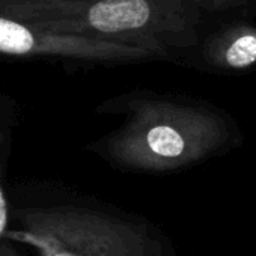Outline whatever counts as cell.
I'll list each match as a JSON object with an SVG mask.
<instances>
[{
	"label": "cell",
	"instance_id": "cell-1",
	"mask_svg": "<svg viewBox=\"0 0 256 256\" xmlns=\"http://www.w3.org/2000/svg\"><path fill=\"white\" fill-rule=\"evenodd\" d=\"M11 204L6 238L38 250L40 256H160V244L145 226L68 204Z\"/></svg>",
	"mask_w": 256,
	"mask_h": 256
},
{
	"label": "cell",
	"instance_id": "cell-2",
	"mask_svg": "<svg viewBox=\"0 0 256 256\" xmlns=\"http://www.w3.org/2000/svg\"><path fill=\"white\" fill-rule=\"evenodd\" d=\"M224 139L218 116L174 104H148L108 138L104 150L119 166L164 172L206 157Z\"/></svg>",
	"mask_w": 256,
	"mask_h": 256
},
{
	"label": "cell",
	"instance_id": "cell-3",
	"mask_svg": "<svg viewBox=\"0 0 256 256\" xmlns=\"http://www.w3.org/2000/svg\"><path fill=\"white\" fill-rule=\"evenodd\" d=\"M148 18L150 6L145 0H100L86 12L88 24L104 34L139 29Z\"/></svg>",
	"mask_w": 256,
	"mask_h": 256
},
{
	"label": "cell",
	"instance_id": "cell-4",
	"mask_svg": "<svg viewBox=\"0 0 256 256\" xmlns=\"http://www.w3.org/2000/svg\"><path fill=\"white\" fill-rule=\"evenodd\" d=\"M226 62L232 68H244L256 62V36L238 38L226 52Z\"/></svg>",
	"mask_w": 256,
	"mask_h": 256
},
{
	"label": "cell",
	"instance_id": "cell-5",
	"mask_svg": "<svg viewBox=\"0 0 256 256\" xmlns=\"http://www.w3.org/2000/svg\"><path fill=\"white\" fill-rule=\"evenodd\" d=\"M17 116H18L17 101L12 96L0 90V124H6L12 126L14 124H17Z\"/></svg>",
	"mask_w": 256,
	"mask_h": 256
},
{
	"label": "cell",
	"instance_id": "cell-6",
	"mask_svg": "<svg viewBox=\"0 0 256 256\" xmlns=\"http://www.w3.org/2000/svg\"><path fill=\"white\" fill-rule=\"evenodd\" d=\"M11 226V204L10 196L5 192L0 180V241L6 238V234Z\"/></svg>",
	"mask_w": 256,
	"mask_h": 256
},
{
	"label": "cell",
	"instance_id": "cell-7",
	"mask_svg": "<svg viewBox=\"0 0 256 256\" xmlns=\"http://www.w3.org/2000/svg\"><path fill=\"white\" fill-rule=\"evenodd\" d=\"M11 125L0 124V174L8 160L11 145H12V130Z\"/></svg>",
	"mask_w": 256,
	"mask_h": 256
},
{
	"label": "cell",
	"instance_id": "cell-8",
	"mask_svg": "<svg viewBox=\"0 0 256 256\" xmlns=\"http://www.w3.org/2000/svg\"><path fill=\"white\" fill-rule=\"evenodd\" d=\"M0 256H22L14 241L5 238L0 241Z\"/></svg>",
	"mask_w": 256,
	"mask_h": 256
}]
</instances>
